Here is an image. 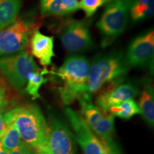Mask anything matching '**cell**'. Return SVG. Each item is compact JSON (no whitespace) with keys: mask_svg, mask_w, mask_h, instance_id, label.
Masks as SVG:
<instances>
[{"mask_svg":"<svg viewBox=\"0 0 154 154\" xmlns=\"http://www.w3.org/2000/svg\"><path fill=\"white\" fill-rule=\"evenodd\" d=\"M54 41L53 36L44 35L38 29L35 31L31 36V51L42 66H47L51 64V59L55 57Z\"/></svg>","mask_w":154,"mask_h":154,"instance_id":"obj_12","label":"cell"},{"mask_svg":"<svg viewBox=\"0 0 154 154\" xmlns=\"http://www.w3.org/2000/svg\"><path fill=\"white\" fill-rule=\"evenodd\" d=\"M49 73V71L45 68L44 69H39L36 72H33L29 74L25 90L32 96L33 99L40 97L38 91L42 84L48 82V79L46 78L45 76Z\"/></svg>","mask_w":154,"mask_h":154,"instance_id":"obj_15","label":"cell"},{"mask_svg":"<svg viewBox=\"0 0 154 154\" xmlns=\"http://www.w3.org/2000/svg\"><path fill=\"white\" fill-rule=\"evenodd\" d=\"M34 153V149L24 142L16 149L11 150L8 152V154H33Z\"/></svg>","mask_w":154,"mask_h":154,"instance_id":"obj_22","label":"cell"},{"mask_svg":"<svg viewBox=\"0 0 154 154\" xmlns=\"http://www.w3.org/2000/svg\"><path fill=\"white\" fill-rule=\"evenodd\" d=\"M0 154H8V151L3 149L1 143H0Z\"/></svg>","mask_w":154,"mask_h":154,"instance_id":"obj_24","label":"cell"},{"mask_svg":"<svg viewBox=\"0 0 154 154\" xmlns=\"http://www.w3.org/2000/svg\"><path fill=\"white\" fill-rule=\"evenodd\" d=\"M63 15L69 14L79 9L78 0H63L61 3Z\"/></svg>","mask_w":154,"mask_h":154,"instance_id":"obj_21","label":"cell"},{"mask_svg":"<svg viewBox=\"0 0 154 154\" xmlns=\"http://www.w3.org/2000/svg\"><path fill=\"white\" fill-rule=\"evenodd\" d=\"M49 0H40V2H41V6H43L45 5L46 3L47 2H49Z\"/></svg>","mask_w":154,"mask_h":154,"instance_id":"obj_25","label":"cell"},{"mask_svg":"<svg viewBox=\"0 0 154 154\" xmlns=\"http://www.w3.org/2000/svg\"><path fill=\"white\" fill-rule=\"evenodd\" d=\"M38 69L33 57L26 51L0 59V71L18 89L24 87L30 73Z\"/></svg>","mask_w":154,"mask_h":154,"instance_id":"obj_6","label":"cell"},{"mask_svg":"<svg viewBox=\"0 0 154 154\" xmlns=\"http://www.w3.org/2000/svg\"><path fill=\"white\" fill-rule=\"evenodd\" d=\"M7 126V125L6 124L5 119H4V114L0 112V137L4 134V132L5 131Z\"/></svg>","mask_w":154,"mask_h":154,"instance_id":"obj_23","label":"cell"},{"mask_svg":"<svg viewBox=\"0 0 154 154\" xmlns=\"http://www.w3.org/2000/svg\"><path fill=\"white\" fill-rule=\"evenodd\" d=\"M35 12L17 17L12 24L0 31V56L19 53L27 46L29 38L41 26Z\"/></svg>","mask_w":154,"mask_h":154,"instance_id":"obj_4","label":"cell"},{"mask_svg":"<svg viewBox=\"0 0 154 154\" xmlns=\"http://www.w3.org/2000/svg\"><path fill=\"white\" fill-rule=\"evenodd\" d=\"M108 113H111L113 116H118L124 119H129L134 115L140 113V110L136 102L133 99H129L116 106L111 108Z\"/></svg>","mask_w":154,"mask_h":154,"instance_id":"obj_17","label":"cell"},{"mask_svg":"<svg viewBox=\"0 0 154 154\" xmlns=\"http://www.w3.org/2000/svg\"><path fill=\"white\" fill-rule=\"evenodd\" d=\"M154 0H150L147 3L135 2L130 11V15L134 22H138L150 18L153 15Z\"/></svg>","mask_w":154,"mask_h":154,"instance_id":"obj_18","label":"cell"},{"mask_svg":"<svg viewBox=\"0 0 154 154\" xmlns=\"http://www.w3.org/2000/svg\"><path fill=\"white\" fill-rule=\"evenodd\" d=\"M153 54L154 32L152 29L133 39L125 57L129 67H143L153 62Z\"/></svg>","mask_w":154,"mask_h":154,"instance_id":"obj_9","label":"cell"},{"mask_svg":"<svg viewBox=\"0 0 154 154\" xmlns=\"http://www.w3.org/2000/svg\"><path fill=\"white\" fill-rule=\"evenodd\" d=\"M5 122H11L23 141L36 151L51 154L49 146V127L39 108L35 105L19 106L4 114Z\"/></svg>","mask_w":154,"mask_h":154,"instance_id":"obj_1","label":"cell"},{"mask_svg":"<svg viewBox=\"0 0 154 154\" xmlns=\"http://www.w3.org/2000/svg\"><path fill=\"white\" fill-rule=\"evenodd\" d=\"M90 64L86 57L72 55L66 57L57 72H52L59 80V92L63 103L69 105L87 94Z\"/></svg>","mask_w":154,"mask_h":154,"instance_id":"obj_2","label":"cell"},{"mask_svg":"<svg viewBox=\"0 0 154 154\" xmlns=\"http://www.w3.org/2000/svg\"><path fill=\"white\" fill-rule=\"evenodd\" d=\"M63 0H49L45 5L41 6L44 16H63L61 3Z\"/></svg>","mask_w":154,"mask_h":154,"instance_id":"obj_20","label":"cell"},{"mask_svg":"<svg viewBox=\"0 0 154 154\" xmlns=\"http://www.w3.org/2000/svg\"><path fill=\"white\" fill-rule=\"evenodd\" d=\"M65 114L74 130L75 138L84 154H117L94 135L82 116L71 108L65 109Z\"/></svg>","mask_w":154,"mask_h":154,"instance_id":"obj_7","label":"cell"},{"mask_svg":"<svg viewBox=\"0 0 154 154\" xmlns=\"http://www.w3.org/2000/svg\"><path fill=\"white\" fill-rule=\"evenodd\" d=\"M135 2L136 0H108L105 10L96 24L102 36V47L109 46L124 32Z\"/></svg>","mask_w":154,"mask_h":154,"instance_id":"obj_5","label":"cell"},{"mask_svg":"<svg viewBox=\"0 0 154 154\" xmlns=\"http://www.w3.org/2000/svg\"><path fill=\"white\" fill-rule=\"evenodd\" d=\"M33 154H48L47 153H44V152H41V151H36L35 153H34Z\"/></svg>","mask_w":154,"mask_h":154,"instance_id":"obj_26","label":"cell"},{"mask_svg":"<svg viewBox=\"0 0 154 154\" xmlns=\"http://www.w3.org/2000/svg\"><path fill=\"white\" fill-rule=\"evenodd\" d=\"M59 36L62 46L69 52H79L93 47L90 31L85 22L70 20L59 29Z\"/></svg>","mask_w":154,"mask_h":154,"instance_id":"obj_8","label":"cell"},{"mask_svg":"<svg viewBox=\"0 0 154 154\" xmlns=\"http://www.w3.org/2000/svg\"><path fill=\"white\" fill-rule=\"evenodd\" d=\"M129 70L126 57L121 52L99 56L90 65L87 82V94L91 96L109 84V88L124 82Z\"/></svg>","mask_w":154,"mask_h":154,"instance_id":"obj_3","label":"cell"},{"mask_svg":"<svg viewBox=\"0 0 154 154\" xmlns=\"http://www.w3.org/2000/svg\"><path fill=\"white\" fill-rule=\"evenodd\" d=\"M154 94L151 86L147 87L142 92L139 101L140 113L147 124L153 127L154 124Z\"/></svg>","mask_w":154,"mask_h":154,"instance_id":"obj_14","label":"cell"},{"mask_svg":"<svg viewBox=\"0 0 154 154\" xmlns=\"http://www.w3.org/2000/svg\"><path fill=\"white\" fill-rule=\"evenodd\" d=\"M107 1L108 0H81L79 2V9L84 11L86 17H91L99 7L104 5Z\"/></svg>","mask_w":154,"mask_h":154,"instance_id":"obj_19","label":"cell"},{"mask_svg":"<svg viewBox=\"0 0 154 154\" xmlns=\"http://www.w3.org/2000/svg\"><path fill=\"white\" fill-rule=\"evenodd\" d=\"M22 7V0H5L0 3V31L14 22Z\"/></svg>","mask_w":154,"mask_h":154,"instance_id":"obj_13","label":"cell"},{"mask_svg":"<svg viewBox=\"0 0 154 154\" xmlns=\"http://www.w3.org/2000/svg\"><path fill=\"white\" fill-rule=\"evenodd\" d=\"M138 94V88L134 83L128 82L109 88L102 92L96 100L98 107L104 113L111 108L116 106L123 102L132 99Z\"/></svg>","mask_w":154,"mask_h":154,"instance_id":"obj_11","label":"cell"},{"mask_svg":"<svg viewBox=\"0 0 154 154\" xmlns=\"http://www.w3.org/2000/svg\"><path fill=\"white\" fill-rule=\"evenodd\" d=\"M7 125L5 131L0 137V143L4 149L10 151L24 143L16 127L11 122H5Z\"/></svg>","mask_w":154,"mask_h":154,"instance_id":"obj_16","label":"cell"},{"mask_svg":"<svg viewBox=\"0 0 154 154\" xmlns=\"http://www.w3.org/2000/svg\"><path fill=\"white\" fill-rule=\"evenodd\" d=\"M49 127V146L51 154H76L72 134L61 121L51 116Z\"/></svg>","mask_w":154,"mask_h":154,"instance_id":"obj_10","label":"cell"}]
</instances>
